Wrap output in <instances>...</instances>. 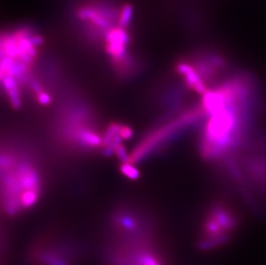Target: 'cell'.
I'll use <instances>...</instances> for the list:
<instances>
[{"mask_svg": "<svg viewBox=\"0 0 266 265\" xmlns=\"http://www.w3.org/2000/svg\"><path fill=\"white\" fill-rule=\"evenodd\" d=\"M121 170H122V172L124 176H126L127 177H129L130 179H132V180L137 179L140 175L139 170L136 167L133 166V163H123V165L121 167Z\"/></svg>", "mask_w": 266, "mask_h": 265, "instance_id": "obj_8", "label": "cell"}, {"mask_svg": "<svg viewBox=\"0 0 266 265\" xmlns=\"http://www.w3.org/2000/svg\"><path fill=\"white\" fill-rule=\"evenodd\" d=\"M228 193L246 209L266 214V129L263 127L214 166Z\"/></svg>", "mask_w": 266, "mask_h": 265, "instance_id": "obj_2", "label": "cell"}, {"mask_svg": "<svg viewBox=\"0 0 266 265\" xmlns=\"http://www.w3.org/2000/svg\"><path fill=\"white\" fill-rule=\"evenodd\" d=\"M107 50L116 60H123L129 42V35L123 28H114L107 32Z\"/></svg>", "mask_w": 266, "mask_h": 265, "instance_id": "obj_5", "label": "cell"}, {"mask_svg": "<svg viewBox=\"0 0 266 265\" xmlns=\"http://www.w3.org/2000/svg\"><path fill=\"white\" fill-rule=\"evenodd\" d=\"M133 9L132 5L126 4L123 6V10L120 13L119 19H118L120 28H124L129 26L133 18Z\"/></svg>", "mask_w": 266, "mask_h": 265, "instance_id": "obj_7", "label": "cell"}, {"mask_svg": "<svg viewBox=\"0 0 266 265\" xmlns=\"http://www.w3.org/2000/svg\"><path fill=\"white\" fill-rule=\"evenodd\" d=\"M241 224V216L233 200L214 198L203 212L198 246L212 251L230 243Z\"/></svg>", "mask_w": 266, "mask_h": 265, "instance_id": "obj_4", "label": "cell"}, {"mask_svg": "<svg viewBox=\"0 0 266 265\" xmlns=\"http://www.w3.org/2000/svg\"><path fill=\"white\" fill-rule=\"evenodd\" d=\"M140 265H160V262L158 261L156 258L147 255L140 260Z\"/></svg>", "mask_w": 266, "mask_h": 265, "instance_id": "obj_9", "label": "cell"}, {"mask_svg": "<svg viewBox=\"0 0 266 265\" xmlns=\"http://www.w3.org/2000/svg\"><path fill=\"white\" fill-rule=\"evenodd\" d=\"M203 117L198 149L214 167L262 126L266 100L252 72L235 69L223 81L200 97Z\"/></svg>", "mask_w": 266, "mask_h": 265, "instance_id": "obj_1", "label": "cell"}, {"mask_svg": "<svg viewBox=\"0 0 266 265\" xmlns=\"http://www.w3.org/2000/svg\"><path fill=\"white\" fill-rule=\"evenodd\" d=\"M2 201L10 216L30 209L38 201L42 177L34 163L7 151L2 154Z\"/></svg>", "mask_w": 266, "mask_h": 265, "instance_id": "obj_3", "label": "cell"}, {"mask_svg": "<svg viewBox=\"0 0 266 265\" xmlns=\"http://www.w3.org/2000/svg\"><path fill=\"white\" fill-rule=\"evenodd\" d=\"M2 84L7 94V97L11 105L14 108H18L21 105V94L19 89V82L12 76L3 75Z\"/></svg>", "mask_w": 266, "mask_h": 265, "instance_id": "obj_6", "label": "cell"}]
</instances>
